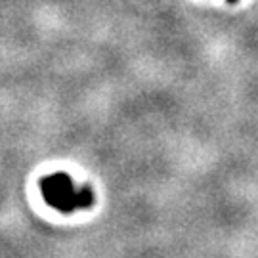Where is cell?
I'll use <instances>...</instances> for the list:
<instances>
[{
    "label": "cell",
    "instance_id": "cell-1",
    "mask_svg": "<svg viewBox=\"0 0 258 258\" xmlns=\"http://www.w3.org/2000/svg\"><path fill=\"white\" fill-rule=\"evenodd\" d=\"M40 194L48 207L59 212H75L81 209H90L94 205V191L90 185L75 189L71 176L65 172L48 174L40 180Z\"/></svg>",
    "mask_w": 258,
    "mask_h": 258
},
{
    "label": "cell",
    "instance_id": "cell-2",
    "mask_svg": "<svg viewBox=\"0 0 258 258\" xmlns=\"http://www.w3.org/2000/svg\"><path fill=\"white\" fill-rule=\"evenodd\" d=\"M226 2H228V4H237L239 0H226Z\"/></svg>",
    "mask_w": 258,
    "mask_h": 258
}]
</instances>
